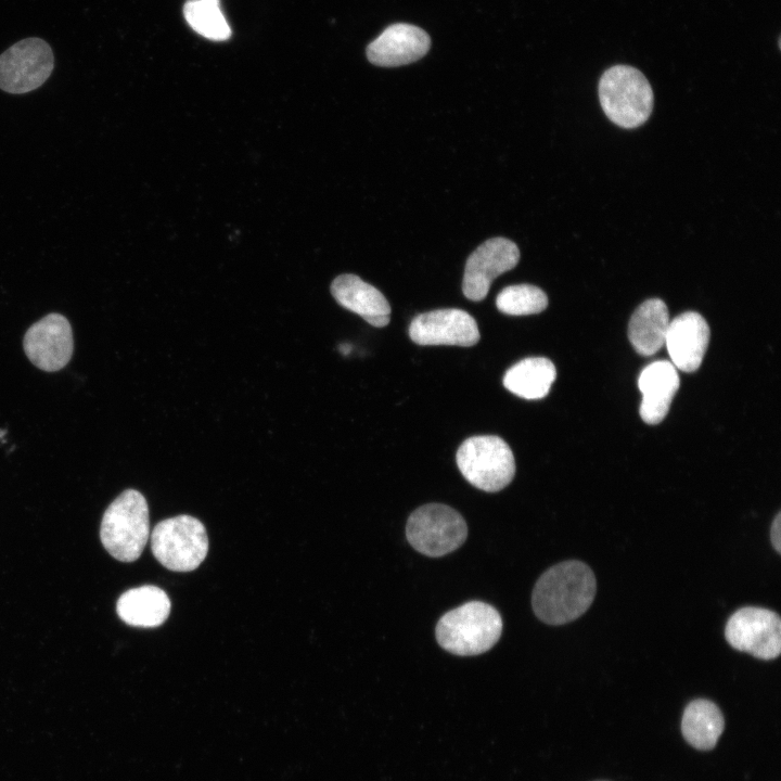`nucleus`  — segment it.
Returning <instances> with one entry per match:
<instances>
[{"mask_svg": "<svg viewBox=\"0 0 781 781\" xmlns=\"http://www.w3.org/2000/svg\"><path fill=\"white\" fill-rule=\"evenodd\" d=\"M597 580L591 568L577 560L548 568L532 593L535 615L548 625H563L581 616L591 605Z\"/></svg>", "mask_w": 781, "mask_h": 781, "instance_id": "1", "label": "nucleus"}, {"mask_svg": "<svg viewBox=\"0 0 781 781\" xmlns=\"http://www.w3.org/2000/svg\"><path fill=\"white\" fill-rule=\"evenodd\" d=\"M501 632L502 618L499 612L482 601H470L450 610L439 618L435 628L439 645L461 656L490 650Z\"/></svg>", "mask_w": 781, "mask_h": 781, "instance_id": "2", "label": "nucleus"}, {"mask_svg": "<svg viewBox=\"0 0 781 781\" xmlns=\"http://www.w3.org/2000/svg\"><path fill=\"white\" fill-rule=\"evenodd\" d=\"M149 507L141 492L123 491L105 510L100 538L116 560L133 562L141 555L149 538Z\"/></svg>", "mask_w": 781, "mask_h": 781, "instance_id": "3", "label": "nucleus"}, {"mask_svg": "<svg viewBox=\"0 0 781 781\" xmlns=\"http://www.w3.org/2000/svg\"><path fill=\"white\" fill-rule=\"evenodd\" d=\"M599 100L607 118L631 129L641 126L653 110V90L645 76L629 65L606 69L599 81Z\"/></svg>", "mask_w": 781, "mask_h": 781, "instance_id": "4", "label": "nucleus"}, {"mask_svg": "<svg viewBox=\"0 0 781 781\" xmlns=\"http://www.w3.org/2000/svg\"><path fill=\"white\" fill-rule=\"evenodd\" d=\"M457 465L474 487L495 492L508 486L515 474L514 456L499 436L481 435L465 439L456 454Z\"/></svg>", "mask_w": 781, "mask_h": 781, "instance_id": "5", "label": "nucleus"}, {"mask_svg": "<svg viewBox=\"0 0 781 781\" xmlns=\"http://www.w3.org/2000/svg\"><path fill=\"white\" fill-rule=\"evenodd\" d=\"M155 559L175 572H190L200 566L208 551L204 525L191 515L161 521L151 535Z\"/></svg>", "mask_w": 781, "mask_h": 781, "instance_id": "6", "label": "nucleus"}, {"mask_svg": "<svg viewBox=\"0 0 781 781\" xmlns=\"http://www.w3.org/2000/svg\"><path fill=\"white\" fill-rule=\"evenodd\" d=\"M406 536L417 551L437 558L454 551L465 541L468 526L454 509L441 503H428L410 514Z\"/></svg>", "mask_w": 781, "mask_h": 781, "instance_id": "7", "label": "nucleus"}, {"mask_svg": "<svg viewBox=\"0 0 781 781\" xmlns=\"http://www.w3.org/2000/svg\"><path fill=\"white\" fill-rule=\"evenodd\" d=\"M50 46L40 38L23 39L0 55V89L14 94L39 88L54 66Z\"/></svg>", "mask_w": 781, "mask_h": 781, "instance_id": "8", "label": "nucleus"}, {"mask_svg": "<svg viewBox=\"0 0 781 781\" xmlns=\"http://www.w3.org/2000/svg\"><path fill=\"white\" fill-rule=\"evenodd\" d=\"M725 637L738 651L760 660H773L781 652L780 616L764 607H741L729 617Z\"/></svg>", "mask_w": 781, "mask_h": 781, "instance_id": "9", "label": "nucleus"}, {"mask_svg": "<svg viewBox=\"0 0 781 781\" xmlns=\"http://www.w3.org/2000/svg\"><path fill=\"white\" fill-rule=\"evenodd\" d=\"M520 251L505 238H492L481 244L468 258L462 291L466 298L479 302L488 294L491 282L512 270L518 263Z\"/></svg>", "mask_w": 781, "mask_h": 781, "instance_id": "10", "label": "nucleus"}, {"mask_svg": "<svg viewBox=\"0 0 781 781\" xmlns=\"http://www.w3.org/2000/svg\"><path fill=\"white\" fill-rule=\"evenodd\" d=\"M23 345L26 356L37 368L59 371L73 355L72 327L64 316L50 313L27 330Z\"/></svg>", "mask_w": 781, "mask_h": 781, "instance_id": "11", "label": "nucleus"}, {"mask_svg": "<svg viewBox=\"0 0 781 781\" xmlns=\"http://www.w3.org/2000/svg\"><path fill=\"white\" fill-rule=\"evenodd\" d=\"M410 338L419 345L473 346L479 341L475 319L457 308L437 309L415 316L409 325Z\"/></svg>", "mask_w": 781, "mask_h": 781, "instance_id": "12", "label": "nucleus"}, {"mask_svg": "<svg viewBox=\"0 0 781 781\" xmlns=\"http://www.w3.org/2000/svg\"><path fill=\"white\" fill-rule=\"evenodd\" d=\"M430 46V36L422 28L399 23L385 28L368 46L367 57L377 66H401L423 57Z\"/></svg>", "mask_w": 781, "mask_h": 781, "instance_id": "13", "label": "nucleus"}, {"mask_svg": "<svg viewBox=\"0 0 781 781\" xmlns=\"http://www.w3.org/2000/svg\"><path fill=\"white\" fill-rule=\"evenodd\" d=\"M709 342V328L695 311H687L669 322L665 344L676 369L693 372L699 369Z\"/></svg>", "mask_w": 781, "mask_h": 781, "instance_id": "14", "label": "nucleus"}, {"mask_svg": "<svg viewBox=\"0 0 781 781\" xmlns=\"http://www.w3.org/2000/svg\"><path fill=\"white\" fill-rule=\"evenodd\" d=\"M679 384L677 369L667 360L654 361L641 371L638 379L642 394L639 412L645 423L657 424L663 421Z\"/></svg>", "mask_w": 781, "mask_h": 781, "instance_id": "15", "label": "nucleus"}, {"mask_svg": "<svg viewBox=\"0 0 781 781\" xmlns=\"http://www.w3.org/2000/svg\"><path fill=\"white\" fill-rule=\"evenodd\" d=\"M331 293L342 307L359 315L369 324L383 328L389 323L388 300L358 276L346 273L336 277L331 284Z\"/></svg>", "mask_w": 781, "mask_h": 781, "instance_id": "16", "label": "nucleus"}, {"mask_svg": "<svg viewBox=\"0 0 781 781\" xmlns=\"http://www.w3.org/2000/svg\"><path fill=\"white\" fill-rule=\"evenodd\" d=\"M116 612L130 626L152 628L167 619L170 601L161 588L145 585L124 592L116 603Z\"/></svg>", "mask_w": 781, "mask_h": 781, "instance_id": "17", "label": "nucleus"}, {"mask_svg": "<svg viewBox=\"0 0 781 781\" xmlns=\"http://www.w3.org/2000/svg\"><path fill=\"white\" fill-rule=\"evenodd\" d=\"M669 322L668 309L662 299L643 302L628 324V337L635 350L642 356L657 353L665 344Z\"/></svg>", "mask_w": 781, "mask_h": 781, "instance_id": "18", "label": "nucleus"}, {"mask_svg": "<svg viewBox=\"0 0 781 781\" xmlns=\"http://www.w3.org/2000/svg\"><path fill=\"white\" fill-rule=\"evenodd\" d=\"M556 377L551 360L529 357L513 364L503 376V386L524 399H541L549 394Z\"/></svg>", "mask_w": 781, "mask_h": 781, "instance_id": "19", "label": "nucleus"}, {"mask_svg": "<svg viewBox=\"0 0 781 781\" xmlns=\"http://www.w3.org/2000/svg\"><path fill=\"white\" fill-rule=\"evenodd\" d=\"M724 727L725 720L720 709L708 700H694L683 712L681 721L683 738L697 750H712Z\"/></svg>", "mask_w": 781, "mask_h": 781, "instance_id": "20", "label": "nucleus"}, {"mask_svg": "<svg viewBox=\"0 0 781 781\" xmlns=\"http://www.w3.org/2000/svg\"><path fill=\"white\" fill-rule=\"evenodd\" d=\"M183 15L194 31L209 40L225 41L231 36V28L220 9V0H187Z\"/></svg>", "mask_w": 781, "mask_h": 781, "instance_id": "21", "label": "nucleus"}, {"mask_svg": "<svg viewBox=\"0 0 781 781\" xmlns=\"http://www.w3.org/2000/svg\"><path fill=\"white\" fill-rule=\"evenodd\" d=\"M496 306L499 311L510 316L535 315L547 308L548 297L535 285H509L497 295Z\"/></svg>", "mask_w": 781, "mask_h": 781, "instance_id": "22", "label": "nucleus"}, {"mask_svg": "<svg viewBox=\"0 0 781 781\" xmlns=\"http://www.w3.org/2000/svg\"><path fill=\"white\" fill-rule=\"evenodd\" d=\"M770 540L778 553L781 552V513L778 512L770 527Z\"/></svg>", "mask_w": 781, "mask_h": 781, "instance_id": "23", "label": "nucleus"}]
</instances>
